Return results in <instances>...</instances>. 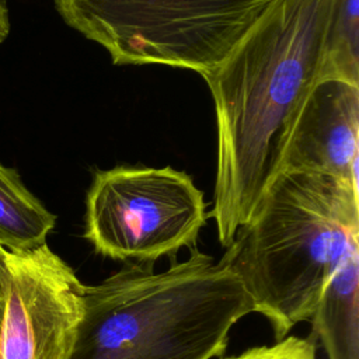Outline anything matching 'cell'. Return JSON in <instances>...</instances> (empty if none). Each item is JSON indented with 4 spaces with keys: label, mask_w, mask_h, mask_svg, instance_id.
<instances>
[{
    "label": "cell",
    "mask_w": 359,
    "mask_h": 359,
    "mask_svg": "<svg viewBox=\"0 0 359 359\" xmlns=\"http://www.w3.org/2000/svg\"><path fill=\"white\" fill-rule=\"evenodd\" d=\"M358 188L331 175L279 172L219 259L276 341L310 321L325 285L359 245Z\"/></svg>",
    "instance_id": "obj_3"
},
{
    "label": "cell",
    "mask_w": 359,
    "mask_h": 359,
    "mask_svg": "<svg viewBox=\"0 0 359 359\" xmlns=\"http://www.w3.org/2000/svg\"><path fill=\"white\" fill-rule=\"evenodd\" d=\"M10 34V20L4 3L0 0V43L7 39Z\"/></svg>",
    "instance_id": "obj_13"
},
{
    "label": "cell",
    "mask_w": 359,
    "mask_h": 359,
    "mask_svg": "<svg viewBox=\"0 0 359 359\" xmlns=\"http://www.w3.org/2000/svg\"><path fill=\"white\" fill-rule=\"evenodd\" d=\"M323 79L359 86V0H338L330 27Z\"/></svg>",
    "instance_id": "obj_10"
},
{
    "label": "cell",
    "mask_w": 359,
    "mask_h": 359,
    "mask_svg": "<svg viewBox=\"0 0 359 359\" xmlns=\"http://www.w3.org/2000/svg\"><path fill=\"white\" fill-rule=\"evenodd\" d=\"M252 303L220 261L192 248L161 272L126 264L86 286L69 359H213Z\"/></svg>",
    "instance_id": "obj_2"
},
{
    "label": "cell",
    "mask_w": 359,
    "mask_h": 359,
    "mask_svg": "<svg viewBox=\"0 0 359 359\" xmlns=\"http://www.w3.org/2000/svg\"><path fill=\"white\" fill-rule=\"evenodd\" d=\"M208 217L203 192L184 171L119 165L94 174L84 237L102 257L153 265L194 247Z\"/></svg>",
    "instance_id": "obj_5"
},
{
    "label": "cell",
    "mask_w": 359,
    "mask_h": 359,
    "mask_svg": "<svg viewBox=\"0 0 359 359\" xmlns=\"http://www.w3.org/2000/svg\"><path fill=\"white\" fill-rule=\"evenodd\" d=\"M338 0H273L227 56L202 76L215 101L213 209L227 247L279 171L294 119L321 77Z\"/></svg>",
    "instance_id": "obj_1"
},
{
    "label": "cell",
    "mask_w": 359,
    "mask_h": 359,
    "mask_svg": "<svg viewBox=\"0 0 359 359\" xmlns=\"http://www.w3.org/2000/svg\"><path fill=\"white\" fill-rule=\"evenodd\" d=\"M273 0H53L114 65L212 72Z\"/></svg>",
    "instance_id": "obj_4"
},
{
    "label": "cell",
    "mask_w": 359,
    "mask_h": 359,
    "mask_svg": "<svg viewBox=\"0 0 359 359\" xmlns=\"http://www.w3.org/2000/svg\"><path fill=\"white\" fill-rule=\"evenodd\" d=\"M310 321L328 359H359V245L338 264Z\"/></svg>",
    "instance_id": "obj_8"
},
{
    "label": "cell",
    "mask_w": 359,
    "mask_h": 359,
    "mask_svg": "<svg viewBox=\"0 0 359 359\" xmlns=\"http://www.w3.org/2000/svg\"><path fill=\"white\" fill-rule=\"evenodd\" d=\"M224 359H317V342L311 335L307 338L285 337L275 345L250 348Z\"/></svg>",
    "instance_id": "obj_11"
},
{
    "label": "cell",
    "mask_w": 359,
    "mask_h": 359,
    "mask_svg": "<svg viewBox=\"0 0 359 359\" xmlns=\"http://www.w3.org/2000/svg\"><path fill=\"white\" fill-rule=\"evenodd\" d=\"M8 296V265H7V250L0 245V335L4 320L6 306Z\"/></svg>",
    "instance_id": "obj_12"
},
{
    "label": "cell",
    "mask_w": 359,
    "mask_h": 359,
    "mask_svg": "<svg viewBox=\"0 0 359 359\" xmlns=\"http://www.w3.org/2000/svg\"><path fill=\"white\" fill-rule=\"evenodd\" d=\"M358 163L359 86L318 80L294 119L278 174L318 172L358 188Z\"/></svg>",
    "instance_id": "obj_7"
},
{
    "label": "cell",
    "mask_w": 359,
    "mask_h": 359,
    "mask_svg": "<svg viewBox=\"0 0 359 359\" xmlns=\"http://www.w3.org/2000/svg\"><path fill=\"white\" fill-rule=\"evenodd\" d=\"M8 296L0 359H69L86 285L48 244L8 251Z\"/></svg>",
    "instance_id": "obj_6"
},
{
    "label": "cell",
    "mask_w": 359,
    "mask_h": 359,
    "mask_svg": "<svg viewBox=\"0 0 359 359\" xmlns=\"http://www.w3.org/2000/svg\"><path fill=\"white\" fill-rule=\"evenodd\" d=\"M56 216L24 185L18 172L0 163V245L8 251L46 244Z\"/></svg>",
    "instance_id": "obj_9"
}]
</instances>
